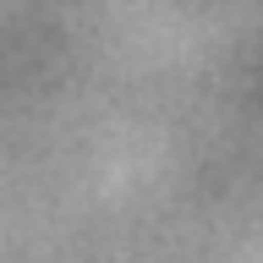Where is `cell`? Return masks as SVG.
Returning <instances> with one entry per match:
<instances>
[]
</instances>
